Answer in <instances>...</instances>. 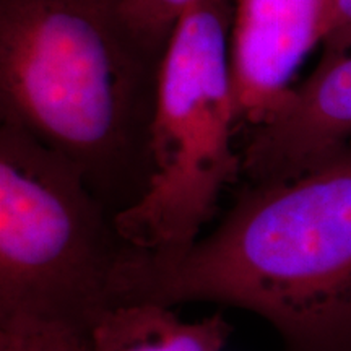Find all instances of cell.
Masks as SVG:
<instances>
[{"label":"cell","instance_id":"cell-1","mask_svg":"<svg viewBox=\"0 0 351 351\" xmlns=\"http://www.w3.org/2000/svg\"><path fill=\"white\" fill-rule=\"evenodd\" d=\"M125 302H217L269 322L285 351H351V147L304 173L249 184L189 251L127 249L112 282Z\"/></svg>","mask_w":351,"mask_h":351},{"label":"cell","instance_id":"cell-10","mask_svg":"<svg viewBox=\"0 0 351 351\" xmlns=\"http://www.w3.org/2000/svg\"><path fill=\"white\" fill-rule=\"evenodd\" d=\"M346 34H351V0H332L330 28L326 39L346 36Z\"/></svg>","mask_w":351,"mask_h":351},{"label":"cell","instance_id":"cell-5","mask_svg":"<svg viewBox=\"0 0 351 351\" xmlns=\"http://www.w3.org/2000/svg\"><path fill=\"white\" fill-rule=\"evenodd\" d=\"M351 147V34L322 43L319 64L241 153L249 184L293 178Z\"/></svg>","mask_w":351,"mask_h":351},{"label":"cell","instance_id":"cell-2","mask_svg":"<svg viewBox=\"0 0 351 351\" xmlns=\"http://www.w3.org/2000/svg\"><path fill=\"white\" fill-rule=\"evenodd\" d=\"M166 46L121 0H0V119L72 161L117 215L150 184Z\"/></svg>","mask_w":351,"mask_h":351},{"label":"cell","instance_id":"cell-3","mask_svg":"<svg viewBox=\"0 0 351 351\" xmlns=\"http://www.w3.org/2000/svg\"><path fill=\"white\" fill-rule=\"evenodd\" d=\"M234 0H197L171 33L152 122L153 174L114 217L132 251L173 258L200 239L223 191L243 174L231 75Z\"/></svg>","mask_w":351,"mask_h":351},{"label":"cell","instance_id":"cell-9","mask_svg":"<svg viewBox=\"0 0 351 351\" xmlns=\"http://www.w3.org/2000/svg\"><path fill=\"white\" fill-rule=\"evenodd\" d=\"M197 0H121V10L135 32L166 44L182 13Z\"/></svg>","mask_w":351,"mask_h":351},{"label":"cell","instance_id":"cell-4","mask_svg":"<svg viewBox=\"0 0 351 351\" xmlns=\"http://www.w3.org/2000/svg\"><path fill=\"white\" fill-rule=\"evenodd\" d=\"M72 161L10 121L0 124V317L90 332L114 307L127 245Z\"/></svg>","mask_w":351,"mask_h":351},{"label":"cell","instance_id":"cell-8","mask_svg":"<svg viewBox=\"0 0 351 351\" xmlns=\"http://www.w3.org/2000/svg\"><path fill=\"white\" fill-rule=\"evenodd\" d=\"M90 332L32 317H0V351H88Z\"/></svg>","mask_w":351,"mask_h":351},{"label":"cell","instance_id":"cell-6","mask_svg":"<svg viewBox=\"0 0 351 351\" xmlns=\"http://www.w3.org/2000/svg\"><path fill=\"white\" fill-rule=\"evenodd\" d=\"M332 0H234L231 75L239 127L265 124L330 28Z\"/></svg>","mask_w":351,"mask_h":351},{"label":"cell","instance_id":"cell-7","mask_svg":"<svg viewBox=\"0 0 351 351\" xmlns=\"http://www.w3.org/2000/svg\"><path fill=\"white\" fill-rule=\"evenodd\" d=\"M231 326L219 314L194 322L171 306L125 302L108 309L88 337V351H223Z\"/></svg>","mask_w":351,"mask_h":351}]
</instances>
